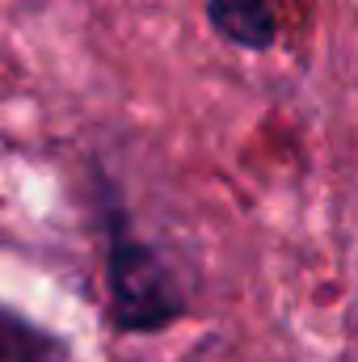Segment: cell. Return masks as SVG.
Listing matches in <instances>:
<instances>
[{
    "instance_id": "obj_3",
    "label": "cell",
    "mask_w": 358,
    "mask_h": 362,
    "mask_svg": "<svg viewBox=\"0 0 358 362\" xmlns=\"http://www.w3.org/2000/svg\"><path fill=\"white\" fill-rule=\"evenodd\" d=\"M0 362H68V346L30 316L0 308Z\"/></svg>"
},
{
    "instance_id": "obj_2",
    "label": "cell",
    "mask_w": 358,
    "mask_h": 362,
    "mask_svg": "<svg viewBox=\"0 0 358 362\" xmlns=\"http://www.w3.org/2000/svg\"><path fill=\"white\" fill-rule=\"evenodd\" d=\"M278 4L282 0H207V21L224 42L241 51H270L282 30Z\"/></svg>"
},
{
    "instance_id": "obj_1",
    "label": "cell",
    "mask_w": 358,
    "mask_h": 362,
    "mask_svg": "<svg viewBox=\"0 0 358 362\" xmlns=\"http://www.w3.org/2000/svg\"><path fill=\"white\" fill-rule=\"evenodd\" d=\"M105 232V299L110 320L127 337H152L190 316V291L169 266L156 240H144L131 223V211L110 198L101 211Z\"/></svg>"
}]
</instances>
